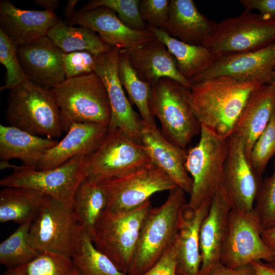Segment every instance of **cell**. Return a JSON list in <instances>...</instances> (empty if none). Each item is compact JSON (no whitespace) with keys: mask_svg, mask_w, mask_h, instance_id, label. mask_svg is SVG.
<instances>
[{"mask_svg":"<svg viewBox=\"0 0 275 275\" xmlns=\"http://www.w3.org/2000/svg\"><path fill=\"white\" fill-rule=\"evenodd\" d=\"M275 42V20L244 9L217 23L203 46L216 58L253 51Z\"/></svg>","mask_w":275,"mask_h":275,"instance_id":"cell-7","label":"cell"},{"mask_svg":"<svg viewBox=\"0 0 275 275\" xmlns=\"http://www.w3.org/2000/svg\"><path fill=\"white\" fill-rule=\"evenodd\" d=\"M221 76L262 85L275 82V42L253 51L218 59L190 83Z\"/></svg>","mask_w":275,"mask_h":275,"instance_id":"cell-17","label":"cell"},{"mask_svg":"<svg viewBox=\"0 0 275 275\" xmlns=\"http://www.w3.org/2000/svg\"><path fill=\"white\" fill-rule=\"evenodd\" d=\"M261 85L227 76L205 79L191 84L189 105L201 125L228 139L251 95Z\"/></svg>","mask_w":275,"mask_h":275,"instance_id":"cell-1","label":"cell"},{"mask_svg":"<svg viewBox=\"0 0 275 275\" xmlns=\"http://www.w3.org/2000/svg\"><path fill=\"white\" fill-rule=\"evenodd\" d=\"M78 2V1L77 0L67 1V4L64 10L65 19L70 17L75 11V8Z\"/></svg>","mask_w":275,"mask_h":275,"instance_id":"cell-48","label":"cell"},{"mask_svg":"<svg viewBox=\"0 0 275 275\" xmlns=\"http://www.w3.org/2000/svg\"><path fill=\"white\" fill-rule=\"evenodd\" d=\"M71 259L79 275H126L95 247L90 234L84 230Z\"/></svg>","mask_w":275,"mask_h":275,"instance_id":"cell-33","label":"cell"},{"mask_svg":"<svg viewBox=\"0 0 275 275\" xmlns=\"http://www.w3.org/2000/svg\"><path fill=\"white\" fill-rule=\"evenodd\" d=\"M120 51L127 58L139 76L151 85L167 77L190 89V82L180 73L174 57L157 39L140 47L122 49Z\"/></svg>","mask_w":275,"mask_h":275,"instance_id":"cell-24","label":"cell"},{"mask_svg":"<svg viewBox=\"0 0 275 275\" xmlns=\"http://www.w3.org/2000/svg\"><path fill=\"white\" fill-rule=\"evenodd\" d=\"M251 264L257 275H275V260L271 262L253 261Z\"/></svg>","mask_w":275,"mask_h":275,"instance_id":"cell-45","label":"cell"},{"mask_svg":"<svg viewBox=\"0 0 275 275\" xmlns=\"http://www.w3.org/2000/svg\"><path fill=\"white\" fill-rule=\"evenodd\" d=\"M120 49L112 47L108 51L97 55L94 72L104 83L108 96L111 108L108 128H118L141 144L143 121L126 96L119 76Z\"/></svg>","mask_w":275,"mask_h":275,"instance_id":"cell-15","label":"cell"},{"mask_svg":"<svg viewBox=\"0 0 275 275\" xmlns=\"http://www.w3.org/2000/svg\"><path fill=\"white\" fill-rule=\"evenodd\" d=\"M82 231L72 208L46 196L31 223L29 239L39 252L71 258L78 247Z\"/></svg>","mask_w":275,"mask_h":275,"instance_id":"cell-10","label":"cell"},{"mask_svg":"<svg viewBox=\"0 0 275 275\" xmlns=\"http://www.w3.org/2000/svg\"><path fill=\"white\" fill-rule=\"evenodd\" d=\"M2 275H25L23 265L15 267L10 268Z\"/></svg>","mask_w":275,"mask_h":275,"instance_id":"cell-49","label":"cell"},{"mask_svg":"<svg viewBox=\"0 0 275 275\" xmlns=\"http://www.w3.org/2000/svg\"><path fill=\"white\" fill-rule=\"evenodd\" d=\"M108 130L107 126L102 124L72 123L62 140L45 152L37 169H51L77 155H90L99 146Z\"/></svg>","mask_w":275,"mask_h":275,"instance_id":"cell-23","label":"cell"},{"mask_svg":"<svg viewBox=\"0 0 275 275\" xmlns=\"http://www.w3.org/2000/svg\"><path fill=\"white\" fill-rule=\"evenodd\" d=\"M189 89L164 77L151 85L149 101L150 112L158 119L162 135L185 150L201 131V125L189 105Z\"/></svg>","mask_w":275,"mask_h":275,"instance_id":"cell-5","label":"cell"},{"mask_svg":"<svg viewBox=\"0 0 275 275\" xmlns=\"http://www.w3.org/2000/svg\"><path fill=\"white\" fill-rule=\"evenodd\" d=\"M60 109L65 131L73 123L108 126L111 108L104 83L95 72L66 79L51 89Z\"/></svg>","mask_w":275,"mask_h":275,"instance_id":"cell-4","label":"cell"},{"mask_svg":"<svg viewBox=\"0 0 275 275\" xmlns=\"http://www.w3.org/2000/svg\"><path fill=\"white\" fill-rule=\"evenodd\" d=\"M149 200L130 210L115 212L105 209L91 234L95 247L127 275L131 264L140 231L152 208Z\"/></svg>","mask_w":275,"mask_h":275,"instance_id":"cell-6","label":"cell"},{"mask_svg":"<svg viewBox=\"0 0 275 275\" xmlns=\"http://www.w3.org/2000/svg\"><path fill=\"white\" fill-rule=\"evenodd\" d=\"M100 183L107 198V209L115 212L132 210L154 194L177 187L162 170L151 162L117 178Z\"/></svg>","mask_w":275,"mask_h":275,"instance_id":"cell-13","label":"cell"},{"mask_svg":"<svg viewBox=\"0 0 275 275\" xmlns=\"http://www.w3.org/2000/svg\"><path fill=\"white\" fill-rule=\"evenodd\" d=\"M176 254L174 243L159 260L141 275H177Z\"/></svg>","mask_w":275,"mask_h":275,"instance_id":"cell-42","label":"cell"},{"mask_svg":"<svg viewBox=\"0 0 275 275\" xmlns=\"http://www.w3.org/2000/svg\"><path fill=\"white\" fill-rule=\"evenodd\" d=\"M231 209L222 186L211 199L209 212L200 229L201 265L199 275H209L219 264L223 246L228 230V216Z\"/></svg>","mask_w":275,"mask_h":275,"instance_id":"cell-20","label":"cell"},{"mask_svg":"<svg viewBox=\"0 0 275 275\" xmlns=\"http://www.w3.org/2000/svg\"><path fill=\"white\" fill-rule=\"evenodd\" d=\"M65 52L47 36L18 47L17 55L28 80L52 89L66 79L63 58Z\"/></svg>","mask_w":275,"mask_h":275,"instance_id":"cell-18","label":"cell"},{"mask_svg":"<svg viewBox=\"0 0 275 275\" xmlns=\"http://www.w3.org/2000/svg\"><path fill=\"white\" fill-rule=\"evenodd\" d=\"M261 236L266 244L275 254V225L263 230Z\"/></svg>","mask_w":275,"mask_h":275,"instance_id":"cell-46","label":"cell"},{"mask_svg":"<svg viewBox=\"0 0 275 275\" xmlns=\"http://www.w3.org/2000/svg\"><path fill=\"white\" fill-rule=\"evenodd\" d=\"M209 275H257L251 263L235 268L219 264Z\"/></svg>","mask_w":275,"mask_h":275,"instance_id":"cell-44","label":"cell"},{"mask_svg":"<svg viewBox=\"0 0 275 275\" xmlns=\"http://www.w3.org/2000/svg\"><path fill=\"white\" fill-rule=\"evenodd\" d=\"M60 19L54 12L24 10L8 0L0 2V30L18 47L47 36Z\"/></svg>","mask_w":275,"mask_h":275,"instance_id":"cell-19","label":"cell"},{"mask_svg":"<svg viewBox=\"0 0 275 275\" xmlns=\"http://www.w3.org/2000/svg\"><path fill=\"white\" fill-rule=\"evenodd\" d=\"M32 222L20 226L0 244V263L10 268L24 265L40 253L31 243L29 231Z\"/></svg>","mask_w":275,"mask_h":275,"instance_id":"cell-34","label":"cell"},{"mask_svg":"<svg viewBox=\"0 0 275 275\" xmlns=\"http://www.w3.org/2000/svg\"><path fill=\"white\" fill-rule=\"evenodd\" d=\"M54 139L36 135L10 125H0V159H19L23 166L37 168L45 152L56 145Z\"/></svg>","mask_w":275,"mask_h":275,"instance_id":"cell-27","label":"cell"},{"mask_svg":"<svg viewBox=\"0 0 275 275\" xmlns=\"http://www.w3.org/2000/svg\"><path fill=\"white\" fill-rule=\"evenodd\" d=\"M73 268L71 258L43 252L23 265L25 275H71Z\"/></svg>","mask_w":275,"mask_h":275,"instance_id":"cell-37","label":"cell"},{"mask_svg":"<svg viewBox=\"0 0 275 275\" xmlns=\"http://www.w3.org/2000/svg\"><path fill=\"white\" fill-rule=\"evenodd\" d=\"M274 110L275 82L261 85L251 95L233 131L242 139L249 161L254 145Z\"/></svg>","mask_w":275,"mask_h":275,"instance_id":"cell-26","label":"cell"},{"mask_svg":"<svg viewBox=\"0 0 275 275\" xmlns=\"http://www.w3.org/2000/svg\"><path fill=\"white\" fill-rule=\"evenodd\" d=\"M18 46L0 30V63L6 69L5 84L0 91H9L28 80L19 61Z\"/></svg>","mask_w":275,"mask_h":275,"instance_id":"cell-35","label":"cell"},{"mask_svg":"<svg viewBox=\"0 0 275 275\" xmlns=\"http://www.w3.org/2000/svg\"><path fill=\"white\" fill-rule=\"evenodd\" d=\"M46 196L35 189L6 187L0 191V222H32Z\"/></svg>","mask_w":275,"mask_h":275,"instance_id":"cell-29","label":"cell"},{"mask_svg":"<svg viewBox=\"0 0 275 275\" xmlns=\"http://www.w3.org/2000/svg\"><path fill=\"white\" fill-rule=\"evenodd\" d=\"M170 4L169 0L140 1L139 11L143 20L147 26L162 29L169 17Z\"/></svg>","mask_w":275,"mask_h":275,"instance_id":"cell-41","label":"cell"},{"mask_svg":"<svg viewBox=\"0 0 275 275\" xmlns=\"http://www.w3.org/2000/svg\"><path fill=\"white\" fill-rule=\"evenodd\" d=\"M118 68L122 86L126 91L130 102L138 108L143 123L149 126H156L155 118L151 114L149 105L151 85L139 76L127 58L120 51Z\"/></svg>","mask_w":275,"mask_h":275,"instance_id":"cell-32","label":"cell"},{"mask_svg":"<svg viewBox=\"0 0 275 275\" xmlns=\"http://www.w3.org/2000/svg\"><path fill=\"white\" fill-rule=\"evenodd\" d=\"M8 125L50 139L65 131L51 89L27 80L10 90L5 111Z\"/></svg>","mask_w":275,"mask_h":275,"instance_id":"cell-3","label":"cell"},{"mask_svg":"<svg viewBox=\"0 0 275 275\" xmlns=\"http://www.w3.org/2000/svg\"><path fill=\"white\" fill-rule=\"evenodd\" d=\"M198 143L187 151L185 167L193 179L187 205L197 208L211 200L222 185L229 138L218 136L201 125Z\"/></svg>","mask_w":275,"mask_h":275,"instance_id":"cell-8","label":"cell"},{"mask_svg":"<svg viewBox=\"0 0 275 275\" xmlns=\"http://www.w3.org/2000/svg\"><path fill=\"white\" fill-rule=\"evenodd\" d=\"M140 0H91L87 2L81 10L98 7L108 8L117 14L119 19L129 28L135 30L147 29L139 11Z\"/></svg>","mask_w":275,"mask_h":275,"instance_id":"cell-36","label":"cell"},{"mask_svg":"<svg viewBox=\"0 0 275 275\" xmlns=\"http://www.w3.org/2000/svg\"><path fill=\"white\" fill-rule=\"evenodd\" d=\"M255 202L254 209L262 229L275 225V162L272 174L262 180Z\"/></svg>","mask_w":275,"mask_h":275,"instance_id":"cell-39","label":"cell"},{"mask_svg":"<svg viewBox=\"0 0 275 275\" xmlns=\"http://www.w3.org/2000/svg\"><path fill=\"white\" fill-rule=\"evenodd\" d=\"M150 162V157L142 144L118 128H108L99 146L88 156L87 178L101 183Z\"/></svg>","mask_w":275,"mask_h":275,"instance_id":"cell-11","label":"cell"},{"mask_svg":"<svg viewBox=\"0 0 275 275\" xmlns=\"http://www.w3.org/2000/svg\"><path fill=\"white\" fill-rule=\"evenodd\" d=\"M146 28L166 45L174 57L180 73L190 82L208 70L217 60L203 45L184 43L171 37L161 29L149 26Z\"/></svg>","mask_w":275,"mask_h":275,"instance_id":"cell-28","label":"cell"},{"mask_svg":"<svg viewBox=\"0 0 275 275\" xmlns=\"http://www.w3.org/2000/svg\"><path fill=\"white\" fill-rule=\"evenodd\" d=\"M71 275H79L77 269L74 267V268H73V269L72 270V272Z\"/></svg>","mask_w":275,"mask_h":275,"instance_id":"cell-50","label":"cell"},{"mask_svg":"<svg viewBox=\"0 0 275 275\" xmlns=\"http://www.w3.org/2000/svg\"><path fill=\"white\" fill-rule=\"evenodd\" d=\"M216 23L200 13L193 0H171L169 17L161 29L184 43L203 45Z\"/></svg>","mask_w":275,"mask_h":275,"instance_id":"cell-25","label":"cell"},{"mask_svg":"<svg viewBox=\"0 0 275 275\" xmlns=\"http://www.w3.org/2000/svg\"><path fill=\"white\" fill-rule=\"evenodd\" d=\"M107 206V196L100 183L87 178L81 182L74 196L72 210L82 230L91 235Z\"/></svg>","mask_w":275,"mask_h":275,"instance_id":"cell-31","label":"cell"},{"mask_svg":"<svg viewBox=\"0 0 275 275\" xmlns=\"http://www.w3.org/2000/svg\"><path fill=\"white\" fill-rule=\"evenodd\" d=\"M275 155V110L265 128L252 148L250 164L259 176H262L268 162Z\"/></svg>","mask_w":275,"mask_h":275,"instance_id":"cell-38","label":"cell"},{"mask_svg":"<svg viewBox=\"0 0 275 275\" xmlns=\"http://www.w3.org/2000/svg\"><path fill=\"white\" fill-rule=\"evenodd\" d=\"M244 9L258 10L259 14L275 20V0H240Z\"/></svg>","mask_w":275,"mask_h":275,"instance_id":"cell-43","label":"cell"},{"mask_svg":"<svg viewBox=\"0 0 275 275\" xmlns=\"http://www.w3.org/2000/svg\"><path fill=\"white\" fill-rule=\"evenodd\" d=\"M34 3L38 6L44 8V10L54 12L59 5L58 0H35Z\"/></svg>","mask_w":275,"mask_h":275,"instance_id":"cell-47","label":"cell"},{"mask_svg":"<svg viewBox=\"0 0 275 275\" xmlns=\"http://www.w3.org/2000/svg\"><path fill=\"white\" fill-rule=\"evenodd\" d=\"M262 180V176L254 171L245 155L242 139L232 133L229 137L222 182L231 209L252 210Z\"/></svg>","mask_w":275,"mask_h":275,"instance_id":"cell-14","label":"cell"},{"mask_svg":"<svg viewBox=\"0 0 275 275\" xmlns=\"http://www.w3.org/2000/svg\"><path fill=\"white\" fill-rule=\"evenodd\" d=\"M88 156L77 155L46 170L14 165L13 172L1 179L0 185L35 189L72 209L75 193L87 177Z\"/></svg>","mask_w":275,"mask_h":275,"instance_id":"cell-9","label":"cell"},{"mask_svg":"<svg viewBox=\"0 0 275 275\" xmlns=\"http://www.w3.org/2000/svg\"><path fill=\"white\" fill-rule=\"evenodd\" d=\"M96 56L88 51L65 53L63 58L66 79L94 72Z\"/></svg>","mask_w":275,"mask_h":275,"instance_id":"cell-40","label":"cell"},{"mask_svg":"<svg viewBox=\"0 0 275 275\" xmlns=\"http://www.w3.org/2000/svg\"><path fill=\"white\" fill-rule=\"evenodd\" d=\"M65 21L70 25H78L93 30L107 44L120 49L136 48L156 39L148 29L141 31L129 28L115 12L104 7L75 10Z\"/></svg>","mask_w":275,"mask_h":275,"instance_id":"cell-16","label":"cell"},{"mask_svg":"<svg viewBox=\"0 0 275 275\" xmlns=\"http://www.w3.org/2000/svg\"><path fill=\"white\" fill-rule=\"evenodd\" d=\"M262 230L254 208L250 211L231 209L221 263L227 267L235 268L253 261L271 262L275 260V254L262 238Z\"/></svg>","mask_w":275,"mask_h":275,"instance_id":"cell-12","label":"cell"},{"mask_svg":"<svg viewBox=\"0 0 275 275\" xmlns=\"http://www.w3.org/2000/svg\"><path fill=\"white\" fill-rule=\"evenodd\" d=\"M141 143L151 162L167 174L178 187L190 194L193 179L185 167L187 150L169 141L156 126H149L143 122Z\"/></svg>","mask_w":275,"mask_h":275,"instance_id":"cell-21","label":"cell"},{"mask_svg":"<svg viewBox=\"0 0 275 275\" xmlns=\"http://www.w3.org/2000/svg\"><path fill=\"white\" fill-rule=\"evenodd\" d=\"M47 36L65 53L88 51L97 56L112 47L93 30L82 26L70 25L61 18Z\"/></svg>","mask_w":275,"mask_h":275,"instance_id":"cell-30","label":"cell"},{"mask_svg":"<svg viewBox=\"0 0 275 275\" xmlns=\"http://www.w3.org/2000/svg\"><path fill=\"white\" fill-rule=\"evenodd\" d=\"M185 192L179 187L169 191L161 205L152 207L141 230L127 275H141L151 268L173 244L181 213L186 204Z\"/></svg>","mask_w":275,"mask_h":275,"instance_id":"cell-2","label":"cell"},{"mask_svg":"<svg viewBox=\"0 0 275 275\" xmlns=\"http://www.w3.org/2000/svg\"><path fill=\"white\" fill-rule=\"evenodd\" d=\"M211 199L197 208H183L179 228L174 242L177 275H199L201 265L200 232L201 225L207 216Z\"/></svg>","mask_w":275,"mask_h":275,"instance_id":"cell-22","label":"cell"}]
</instances>
